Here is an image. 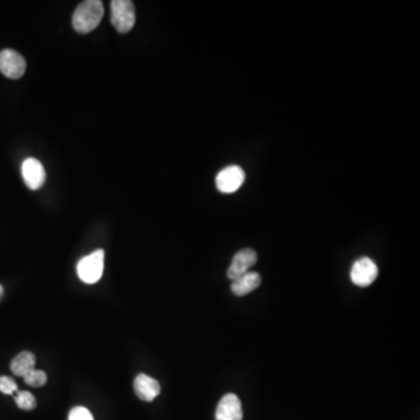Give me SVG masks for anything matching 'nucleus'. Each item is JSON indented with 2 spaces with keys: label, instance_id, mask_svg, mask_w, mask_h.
Wrapping results in <instances>:
<instances>
[{
  "label": "nucleus",
  "instance_id": "nucleus-1",
  "mask_svg": "<svg viewBox=\"0 0 420 420\" xmlns=\"http://www.w3.org/2000/svg\"><path fill=\"white\" fill-rule=\"evenodd\" d=\"M104 16V7L99 0H87L78 5L72 14V27L81 34L94 31Z\"/></svg>",
  "mask_w": 420,
  "mask_h": 420
},
{
  "label": "nucleus",
  "instance_id": "nucleus-2",
  "mask_svg": "<svg viewBox=\"0 0 420 420\" xmlns=\"http://www.w3.org/2000/svg\"><path fill=\"white\" fill-rule=\"evenodd\" d=\"M104 270V251L97 250L82 258L78 262L76 271L78 277L85 284L97 283Z\"/></svg>",
  "mask_w": 420,
  "mask_h": 420
},
{
  "label": "nucleus",
  "instance_id": "nucleus-3",
  "mask_svg": "<svg viewBox=\"0 0 420 420\" xmlns=\"http://www.w3.org/2000/svg\"><path fill=\"white\" fill-rule=\"evenodd\" d=\"M111 23L119 33L130 32L136 23L134 3L130 0L111 1Z\"/></svg>",
  "mask_w": 420,
  "mask_h": 420
},
{
  "label": "nucleus",
  "instance_id": "nucleus-4",
  "mask_svg": "<svg viewBox=\"0 0 420 420\" xmlns=\"http://www.w3.org/2000/svg\"><path fill=\"white\" fill-rule=\"evenodd\" d=\"M378 276V267L372 258L362 257L352 264L350 279L356 286L367 287L374 283Z\"/></svg>",
  "mask_w": 420,
  "mask_h": 420
},
{
  "label": "nucleus",
  "instance_id": "nucleus-5",
  "mask_svg": "<svg viewBox=\"0 0 420 420\" xmlns=\"http://www.w3.org/2000/svg\"><path fill=\"white\" fill-rule=\"evenodd\" d=\"M0 72L6 77L18 80L26 72V61L14 49L0 52Z\"/></svg>",
  "mask_w": 420,
  "mask_h": 420
},
{
  "label": "nucleus",
  "instance_id": "nucleus-6",
  "mask_svg": "<svg viewBox=\"0 0 420 420\" xmlns=\"http://www.w3.org/2000/svg\"><path fill=\"white\" fill-rule=\"evenodd\" d=\"M245 180V173L243 168L236 165L225 167L216 176V187L218 190L225 194H232L236 192L243 185Z\"/></svg>",
  "mask_w": 420,
  "mask_h": 420
},
{
  "label": "nucleus",
  "instance_id": "nucleus-7",
  "mask_svg": "<svg viewBox=\"0 0 420 420\" xmlns=\"http://www.w3.org/2000/svg\"><path fill=\"white\" fill-rule=\"evenodd\" d=\"M257 254L252 249L247 248L238 251L232 258V264L227 272L229 279H237L243 274L250 272L251 267L257 263Z\"/></svg>",
  "mask_w": 420,
  "mask_h": 420
},
{
  "label": "nucleus",
  "instance_id": "nucleus-8",
  "mask_svg": "<svg viewBox=\"0 0 420 420\" xmlns=\"http://www.w3.org/2000/svg\"><path fill=\"white\" fill-rule=\"evenodd\" d=\"M21 176L26 186L32 190L41 188L46 180V172L43 163L36 158H27L23 161L21 165Z\"/></svg>",
  "mask_w": 420,
  "mask_h": 420
},
{
  "label": "nucleus",
  "instance_id": "nucleus-9",
  "mask_svg": "<svg viewBox=\"0 0 420 420\" xmlns=\"http://www.w3.org/2000/svg\"><path fill=\"white\" fill-rule=\"evenodd\" d=\"M216 420H242L243 419V411L239 398L234 394H228L223 396L215 414Z\"/></svg>",
  "mask_w": 420,
  "mask_h": 420
},
{
  "label": "nucleus",
  "instance_id": "nucleus-10",
  "mask_svg": "<svg viewBox=\"0 0 420 420\" xmlns=\"http://www.w3.org/2000/svg\"><path fill=\"white\" fill-rule=\"evenodd\" d=\"M134 388L139 399L144 402L154 401V398L159 396L161 390L159 382L145 374L138 375L134 379Z\"/></svg>",
  "mask_w": 420,
  "mask_h": 420
},
{
  "label": "nucleus",
  "instance_id": "nucleus-11",
  "mask_svg": "<svg viewBox=\"0 0 420 420\" xmlns=\"http://www.w3.org/2000/svg\"><path fill=\"white\" fill-rule=\"evenodd\" d=\"M262 283V278L257 272H248L237 279L232 280V292L235 296H244L257 290Z\"/></svg>",
  "mask_w": 420,
  "mask_h": 420
},
{
  "label": "nucleus",
  "instance_id": "nucleus-12",
  "mask_svg": "<svg viewBox=\"0 0 420 420\" xmlns=\"http://www.w3.org/2000/svg\"><path fill=\"white\" fill-rule=\"evenodd\" d=\"M36 356L31 352H21L11 362V370L16 376L23 377L36 367Z\"/></svg>",
  "mask_w": 420,
  "mask_h": 420
},
{
  "label": "nucleus",
  "instance_id": "nucleus-13",
  "mask_svg": "<svg viewBox=\"0 0 420 420\" xmlns=\"http://www.w3.org/2000/svg\"><path fill=\"white\" fill-rule=\"evenodd\" d=\"M23 379L26 382V384L31 385L33 388H40L47 383V374L43 370H38V369H33L28 374L23 376Z\"/></svg>",
  "mask_w": 420,
  "mask_h": 420
},
{
  "label": "nucleus",
  "instance_id": "nucleus-14",
  "mask_svg": "<svg viewBox=\"0 0 420 420\" xmlns=\"http://www.w3.org/2000/svg\"><path fill=\"white\" fill-rule=\"evenodd\" d=\"M16 403L23 410H33L36 406V398L28 391H19L16 394Z\"/></svg>",
  "mask_w": 420,
  "mask_h": 420
},
{
  "label": "nucleus",
  "instance_id": "nucleus-15",
  "mask_svg": "<svg viewBox=\"0 0 420 420\" xmlns=\"http://www.w3.org/2000/svg\"><path fill=\"white\" fill-rule=\"evenodd\" d=\"M68 420H94L92 412L83 406H76L69 412Z\"/></svg>",
  "mask_w": 420,
  "mask_h": 420
},
{
  "label": "nucleus",
  "instance_id": "nucleus-16",
  "mask_svg": "<svg viewBox=\"0 0 420 420\" xmlns=\"http://www.w3.org/2000/svg\"><path fill=\"white\" fill-rule=\"evenodd\" d=\"M18 391V385L14 378L9 376H1L0 377V392L5 394H12Z\"/></svg>",
  "mask_w": 420,
  "mask_h": 420
},
{
  "label": "nucleus",
  "instance_id": "nucleus-17",
  "mask_svg": "<svg viewBox=\"0 0 420 420\" xmlns=\"http://www.w3.org/2000/svg\"><path fill=\"white\" fill-rule=\"evenodd\" d=\"M4 294V289L3 286H1V285H0V298H1V296H3Z\"/></svg>",
  "mask_w": 420,
  "mask_h": 420
}]
</instances>
